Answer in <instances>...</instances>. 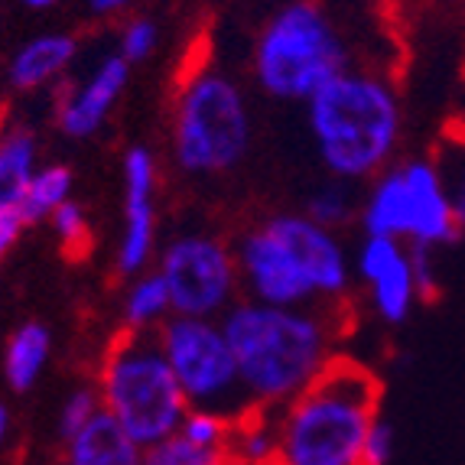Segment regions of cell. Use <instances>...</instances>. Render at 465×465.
Here are the masks:
<instances>
[{
  "label": "cell",
  "mask_w": 465,
  "mask_h": 465,
  "mask_svg": "<svg viewBox=\"0 0 465 465\" xmlns=\"http://www.w3.org/2000/svg\"><path fill=\"white\" fill-rule=\"evenodd\" d=\"M10 427H14L10 407L4 401H0V452H4V446H7V440H10Z\"/></svg>",
  "instance_id": "4dcf8cb0"
},
{
  "label": "cell",
  "mask_w": 465,
  "mask_h": 465,
  "mask_svg": "<svg viewBox=\"0 0 465 465\" xmlns=\"http://www.w3.org/2000/svg\"><path fill=\"white\" fill-rule=\"evenodd\" d=\"M101 413V397L94 391V384H82V388L69 391L59 407V417H55V433L59 440H72L82 427H88L94 417Z\"/></svg>",
  "instance_id": "484cf974"
},
{
  "label": "cell",
  "mask_w": 465,
  "mask_h": 465,
  "mask_svg": "<svg viewBox=\"0 0 465 465\" xmlns=\"http://www.w3.org/2000/svg\"><path fill=\"white\" fill-rule=\"evenodd\" d=\"M0 121H4V101H0Z\"/></svg>",
  "instance_id": "d6a6232c"
},
{
  "label": "cell",
  "mask_w": 465,
  "mask_h": 465,
  "mask_svg": "<svg viewBox=\"0 0 465 465\" xmlns=\"http://www.w3.org/2000/svg\"><path fill=\"white\" fill-rule=\"evenodd\" d=\"M134 0H88V10H92V16H101V20H108V16H117L124 14V10H131Z\"/></svg>",
  "instance_id": "f546056e"
},
{
  "label": "cell",
  "mask_w": 465,
  "mask_h": 465,
  "mask_svg": "<svg viewBox=\"0 0 465 465\" xmlns=\"http://www.w3.org/2000/svg\"><path fill=\"white\" fill-rule=\"evenodd\" d=\"M355 225L361 234L394 238L436 254L456 244L462 234L442 166L430 156L394 160L388 170L365 183Z\"/></svg>",
  "instance_id": "ba28073f"
},
{
  "label": "cell",
  "mask_w": 465,
  "mask_h": 465,
  "mask_svg": "<svg viewBox=\"0 0 465 465\" xmlns=\"http://www.w3.org/2000/svg\"><path fill=\"white\" fill-rule=\"evenodd\" d=\"M39 166V140L30 127H0V205H20Z\"/></svg>",
  "instance_id": "ac0fdd59"
},
{
  "label": "cell",
  "mask_w": 465,
  "mask_h": 465,
  "mask_svg": "<svg viewBox=\"0 0 465 465\" xmlns=\"http://www.w3.org/2000/svg\"><path fill=\"white\" fill-rule=\"evenodd\" d=\"M156 273L170 290L173 316L222 319L241 300L234 244L205 228H186L160 244Z\"/></svg>",
  "instance_id": "30bf717a"
},
{
  "label": "cell",
  "mask_w": 465,
  "mask_h": 465,
  "mask_svg": "<svg viewBox=\"0 0 465 465\" xmlns=\"http://www.w3.org/2000/svg\"><path fill=\"white\" fill-rule=\"evenodd\" d=\"M156 46H160V24L153 16H131L124 20L121 33H117V49L114 53L131 65H140L153 59Z\"/></svg>",
  "instance_id": "d4e9b609"
},
{
  "label": "cell",
  "mask_w": 465,
  "mask_h": 465,
  "mask_svg": "<svg viewBox=\"0 0 465 465\" xmlns=\"http://www.w3.org/2000/svg\"><path fill=\"white\" fill-rule=\"evenodd\" d=\"M241 296L271 306H322L349 302L351 248L341 232L316 225L302 212H280L254 222L234 241Z\"/></svg>",
  "instance_id": "7a4b0ae2"
},
{
  "label": "cell",
  "mask_w": 465,
  "mask_h": 465,
  "mask_svg": "<svg viewBox=\"0 0 465 465\" xmlns=\"http://www.w3.org/2000/svg\"><path fill=\"white\" fill-rule=\"evenodd\" d=\"M94 391L101 411L143 450L176 433L189 411L156 332L121 329L101 355Z\"/></svg>",
  "instance_id": "52a82bcc"
},
{
  "label": "cell",
  "mask_w": 465,
  "mask_h": 465,
  "mask_svg": "<svg viewBox=\"0 0 465 465\" xmlns=\"http://www.w3.org/2000/svg\"><path fill=\"white\" fill-rule=\"evenodd\" d=\"M49 225H53L55 244H59V251H63L69 261L88 257L92 241H94V228H92V218H88V209L82 202L69 199L65 205H59V209L53 212V218H49Z\"/></svg>",
  "instance_id": "7402d4cb"
},
{
  "label": "cell",
  "mask_w": 465,
  "mask_h": 465,
  "mask_svg": "<svg viewBox=\"0 0 465 465\" xmlns=\"http://www.w3.org/2000/svg\"><path fill=\"white\" fill-rule=\"evenodd\" d=\"M302 108L329 179L365 186L401 153L403 101L394 82L381 72L349 65Z\"/></svg>",
  "instance_id": "3957f363"
},
{
  "label": "cell",
  "mask_w": 465,
  "mask_h": 465,
  "mask_svg": "<svg viewBox=\"0 0 465 465\" xmlns=\"http://www.w3.org/2000/svg\"><path fill=\"white\" fill-rule=\"evenodd\" d=\"M160 193L163 173L160 156L147 143H134L121 160V238L114 271L121 280L150 271L160 254Z\"/></svg>",
  "instance_id": "7c38bea8"
},
{
  "label": "cell",
  "mask_w": 465,
  "mask_h": 465,
  "mask_svg": "<svg viewBox=\"0 0 465 465\" xmlns=\"http://www.w3.org/2000/svg\"><path fill=\"white\" fill-rule=\"evenodd\" d=\"M173 316L170 290L156 267L124 280V296H121V329L127 332H156L166 319Z\"/></svg>",
  "instance_id": "e0dca14e"
},
{
  "label": "cell",
  "mask_w": 465,
  "mask_h": 465,
  "mask_svg": "<svg viewBox=\"0 0 465 465\" xmlns=\"http://www.w3.org/2000/svg\"><path fill=\"white\" fill-rule=\"evenodd\" d=\"M24 7H30V10H49V7H55L59 0H20Z\"/></svg>",
  "instance_id": "1f68e13d"
},
{
  "label": "cell",
  "mask_w": 465,
  "mask_h": 465,
  "mask_svg": "<svg viewBox=\"0 0 465 465\" xmlns=\"http://www.w3.org/2000/svg\"><path fill=\"white\" fill-rule=\"evenodd\" d=\"M358 186L339 183V179H326L322 186H316L306 202H302V215H310L316 225L332 228V232H345L349 225L358 222Z\"/></svg>",
  "instance_id": "44dd1931"
},
{
  "label": "cell",
  "mask_w": 465,
  "mask_h": 465,
  "mask_svg": "<svg viewBox=\"0 0 465 465\" xmlns=\"http://www.w3.org/2000/svg\"><path fill=\"white\" fill-rule=\"evenodd\" d=\"M351 65L332 16L316 0L280 4L251 46V78L273 101L306 104L319 88Z\"/></svg>",
  "instance_id": "8992f818"
},
{
  "label": "cell",
  "mask_w": 465,
  "mask_h": 465,
  "mask_svg": "<svg viewBox=\"0 0 465 465\" xmlns=\"http://www.w3.org/2000/svg\"><path fill=\"white\" fill-rule=\"evenodd\" d=\"M156 341L189 407H209L234 420L251 411L222 319L170 316L156 329Z\"/></svg>",
  "instance_id": "9c48e42d"
},
{
  "label": "cell",
  "mask_w": 465,
  "mask_h": 465,
  "mask_svg": "<svg viewBox=\"0 0 465 465\" xmlns=\"http://www.w3.org/2000/svg\"><path fill=\"white\" fill-rule=\"evenodd\" d=\"M351 280L381 326L401 329L440 290L436 251L411 248L381 234H361L351 248Z\"/></svg>",
  "instance_id": "8fae6325"
},
{
  "label": "cell",
  "mask_w": 465,
  "mask_h": 465,
  "mask_svg": "<svg viewBox=\"0 0 465 465\" xmlns=\"http://www.w3.org/2000/svg\"><path fill=\"white\" fill-rule=\"evenodd\" d=\"M232 465H273L277 462V420L271 411L241 413L228 440Z\"/></svg>",
  "instance_id": "d6986e66"
},
{
  "label": "cell",
  "mask_w": 465,
  "mask_h": 465,
  "mask_svg": "<svg viewBox=\"0 0 465 465\" xmlns=\"http://www.w3.org/2000/svg\"><path fill=\"white\" fill-rule=\"evenodd\" d=\"M341 312L322 306H271L241 296L222 316L241 388L254 411H280L341 355Z\"/></svg>",
  "instance_id": "6da1fadb"
},
{
  "label": "cell",
  "mask_w": 465,
  "mask_h": 465,
  "mask_svg": "<svg viewBox=\"0 0 465 465\" xmlns=\"http://www.w3.org/2000/svg\"><path fill=\"white\" fill-rule=\"evenodd\" d=\"M394 446H397V433L388 420L378 417L371 423L365 436V446H361V465H388L394 459Z\"/></svg>",
  "instance_id": "4316f807"
},
{
  "label": "cell",
  "mask_w": 465,
  "mask_h": 465,
  "mask_svg": "<svg viewBox=\"0 0 465 465\" xmlns=\"http://www.w3.org/2000/svg\"><path fill=\"white\" fill-rule=\"evenodd\" d=\"M72 189H75V173L65 163L36 166L30 186H26L24 199H20L16 209L24 212L26 225H39V222H49L53 212L72 199Z\"/></svg>",
  "instance_id": "ffe728a7"
},
{
  "label": "cell",
  "mask_w": 465,
  "mask_h": 465,
  "mask_svg": "<svg viewBox=\"0 0 465 465\" xmlns=\"http://www.w3.org/2000/svg\"><path fill=\"white\" fill-rule=\"evenodd\" d=\"M53 358V332L49 326L30 319L10 332L7 349H4V381L14 394H26L43 381Z\"/></svg>",
  "instance_id": "2e32d148"
},
{
  "label": "cell",
  "mask_w": 465,
  "mask_h": 465,
  "mask_svg": "<svg viewBox=\"0 0 465 465\" xmlns=\"http://www.w3.org/2000/svg\"><path fill=\"white\" fill-rule=\"evenodd\" d=\"M442 166V176H446V189H450V199H452V209H456L459 225L465 232V150L456 153L452 163H440Z\"/></svg>",
  "instance_id": "83f0119b"
},
{
  "label": "cell",
  "mask_w": 465,
  "mask_h": 465,
  "mask_svg": "<svg viewBox=\"0 0 465 465\" xmlns=\"http://www.w3.org/2000/svg\"><path fill=\"white\" fill-rule=\"evenodd\" d=\"M131 69L134 65L124 63L117 53L101 55L94 69L59 98V108H55L59 134L69 140L94 137L117 108V101L124 98L131 85Z\"/></svg>",
  "instance_id": "4fadbf2b"
},
{
  "label": "cell",
  "mask_w": 465,
  "mask_h": 465,
  "mask_svg": "<svg viewBox=\"0 0 465 465\" xmlns=\"http://www.w3.org/2000/svg\"><path fill=\"white\" fill-rule=\"evenodd\" d=\"M143 465H232V459H228V450L195 446V442L173 433L143 450Z\"/></svg>",
  "instance_id": "603a6c76"
},
{
  "label": "cell",
  "mask_w": 465,
  "mask_h": 465,
  "mask_svg": "<svg viewBox=\"0 0 465 465\" xmlns=\"http://www.w3.org/2000/svg\"><path fill=\"white\" fill-rule=\"evenodd\" d=\"M234 417L222 411H209V407H189L176 433L183 440L195 442V446H209V450H228L232 440Z\"/></svg>",
  "instance_id": "cb8c5ba5"
},
{
  "label": "cell",
  "mask_w": 465,
  "mask_h": 465,
  "mask_svg": "<svg viewBox=\"0 0 465 465\" xmlns=\"http://www.w3.org/2000/svg\"><path fill=\"white\" fill-rule=\"evenodd\" d=\"M65 465H143V446L101 411L88 427L63 442Z\"/></svg>",
  "instance_id": "9a60e30c"
},
{
  "label": "cell",
  "mask_w": 465,
  "mask_h": 465,
  "mask_svg": "<svg viewBox=\"0 0 465 465\" xmlns=\"http://www.w3.org/2000/svg\"><path fill=\"white\" fill-rule=\"evenodd\" d=\"M26 218L16 205H0V261H7V254L16 248V241L24 238Z\"/></svg>",
  "instance_id": "f1b7e54d"
},
{
  "label": "cell",
  "mask_w": 465,
  "mask_h": 465,
  "mask_svg": "<svg viewBox=\"0 0 465 465\" xmlns=\"http://www.w3.org/2000/svg\"><path fill=\"white\" fill-rule=\"evenodd\" d=\"M78 55V39L72 33H43L10 55L7 82L16 92H39L55 85L72 69Z\"/></svg>",
  "instance_id": "5bb4252c"
},
{
  "label": "cell",
  "mask_w": 465,
  "mask_h": 465,
  "mask_svg": "<svg viewBox=\"0 0 465 465\" xmlns=\"http://www.w3.org/2000/svg\"><path fill=\"white\" fill-rule=\"evenodd\" d=\"M381 417V381L361 361L335 358L277 420L273 465H361V446Z\"/></svg>",
  "instance_id": "277c9868"
},
{
  "label": "cell",
  "mask_w": 465,
  "mask_h": 465,
  "mask_svg": "<svg viewBox=\"0 0 465 465\" xmlns=\"http://www.w3.org/2000/svg\"><path fill=\"white\" fill-rule=\"evenodd\" d=\"M254 114L232 72L199 63L183 72L170 108V163L189 179H218L251 153Z\"/></svg>",
  "instance_id": "5b68a950"
}]
</instances>
